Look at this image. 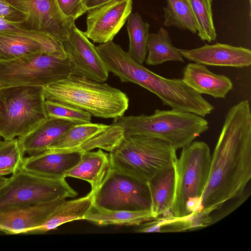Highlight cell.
<instances>
[{"label":"cell","instance_id":"cell-29","mask_svg":"<svg viewBox=\"0 0 251 251\" xmlns=\"http://www.w3.org/2000/svg\"><path fill=\"white\" fill-rule=\"evenodd\" d=\"M124 137L123 129L112 124L105 130L85 143L80 149L86 151L99 148L110 152L120 144Z\"/></svg>","mask_w":251,"mask_h":251},{"label":"cell","instance_id":"cell-6","mask_svg":"<svg viewBox=\"0 0 251 251\" xmlns=\"http://www.w3.org/2000/svg\"><path fill=\"white\" fill-rule=\"evenodd\" d=\"M43 88L19 86L0 89V137L3 140L27 134L48 118Z\"/></svg>","mask_w":251,"mask_h":251},{"label":"cell","instance_id":"cell-20","mask_svg":"<svg viewBox=\"0 0 251 251\" xmlns=\"http://www.w3.org/2000/svg\"><path fill=\"white\" fill-rule=\"evenodd\" d=\"M110 166L109 154L99 149L83 151L79 162L65 174V177L78 178L88 182L94 193L100 185Z\"/></svg>","mask_w":251,"mask_h":251},{"label":"cell","instance_id":"cell-9","mask_svg":"<svg viewBox=\"0 0 251 251\" xmlns=\"http://www.w3.org/2000/svg\"><path fill=\"white\" fill-rule=\"evenodd\" d=\"M148 184L109 166L94 193L93 207L110 210H151Z\"/></svg>","mask_w":251,"mask_h":251},{"label":"cell","instance_id":"cell-2","mask_svg":"<svg viewBox=\"0 0 251 251\" xmlns=\"http://www.w3.org/2000/svg\"><path fill=\"white\" fill-rule=\"evenodd\" d=\"M45 100L83 110L91 116L115 119L123 116L129 106L124 92L107 83L69 75L43 88Z\"/></svg>","mask_w":251,"mask_h":251},{"label":"cell","instance_id":"cell-22","mask_svg":"<svg viewBox=\"0 0 251 251\" xmlns=\"http://www.w3.org/2000/svg\"><path fill=\"white\" fill-rule=\"evenodd\" d=\"M155 218L151 210H110L93 206L84 220L98 226L141 225Z\"/></svg>","mask_w":251,"mask_h":251},{"label":"cell","instance_id":"cell-13","mask_svg":"<svg viewBox=\"0 0 251 251\" xmlns=\"http://www.w3.org/2000/svg\"><path fill=\"white\" fill-rule=\"evenodd\" d=\"M66 199L0 210V231L6 234H25L44 223Z\"/></svg>","mask_w":251,"mask_h":251},{"label":"cell","instance_id":"cell-30","mask_svg":"<svg viewBox=\"0 0 251 251\" xmlns=\"http://www.w3.org/2000/svg\"><path fill=\"white\" fill-rule=\"evenodd\" d=\"M44 107L48 118H55L81 124L90 123L92 116L80 109L67 104L45 100Z\"/></svg>","mask_w":251,"mask_h":251},{"label":"cell","instance_id":"cell-36","mask_svg":"<svg viewBox=\"0 0 251 251\" xmlns=\"http://www.w3.org/2000/svg\"><path fill=\"white\" fill-rule=\"evenodd\" d=\"M3 140H2V138L0 137V144L2 142Z\"/></svg>","mask_w":251,"mask_h":251},{"label":"cell","instance_id":"cell-32","mask_svg":"<svg viewBox=\"0 0 251 251\" xmlns=\"http://www.w3.org/2000/svg\"><path fill=\"white\" fill-rule=\"evenodd\" d=\"M62 14L70 22L75 21L87 12L83 0H55Z\"/></svg>","mask_w":251,"mask_h":251},{"label":"cell","instance_id":"cell-19","mask_svg":"<svg viewBox=\"0 0 251 251\" xmlns=\"http://www.w3.org/2000/svg\"><path fill=\"white\" fill-rule=\"evenodd\" d=\"M94 193L60 203L47 219L40 226L26 231L25 234L44 233L54 230L67 223L84 220L85 215L93 206Z\"/></svg>","mask_w":251,"mask_h":251},{"label":"cell","instance_id":"cell-17","mask_svg":"<svg viewBox=\"0 0 251 251\" xmlns=\"http://www.w3.org/2000/svg\"><path fill=\"white\" fill-rule=\"evenodd\" d=\"M78 124L47 118L32 131L17 139L24 153L33 155L48 150L69 128Z\"/></svg>","mask_w":251,"mask_h":251},{"label":"cell","instance_id":"cell-25","mask_svg":"<svg viewBox=\"0 0 251 251\" xmlns=\"http://www.w3.org/2000/svg\"><path fill=\"white\" fill-rule=\"evenodd\" d=\"M126 25L129 44L127 53L136 62L143 64L148 52L147 42L150 25L137 13H131Z\"/></svg>","mask_w":251,"mask_h":251},{"label":"cell","instance_id":"cell-33","mask_svg":"<svg viewBox=\"0 0 251 251\" xmlns=\"http://www.w3.org/2000/svg\"><path fill=\"white\" fill-rule=\"evenodd\" d=\"M0 16L9 21L24 22V16L15 10L7 0H0Z\"/></svg>","mask_w":251,"mask_h":251},{"label":"cell","instance_id":"cell-11","mask_svg":"<svg viewBox=\"0 0 251 251\" xmlns=\"http://www.w3.org/2000/svg\"><path fill=\"white\" fill-rule=\"evenodd\" d=\"M24 17L28 28L46 33L61 43L72 23L61 13L55 0H7Z\"/></svg>","mask_w":251,"mask_h":251},{"label":"cell","instance_id":"cell-12","mask_svg":"<svg viewBox=\"0 0 251 251\" xmlns=\"http://www.w3.org/2000/svg\"><path fill=\"white\" fill-rule=\"evenodd\" d=\"M132 5V0H118L88 11L84 34L100 44L112 41L131 13Z\"/></svg>","mask_w":251,"mask_h":251},{"label":"cell","instance_id":"cell-1","mask_svg":"<svg viewBox=\"0 0 251 251\" xmlns=\"http://www.w3.org/2000/svg\"><path fill=\"white\" fill-rule=\"evenodd\" d=\"M251 178V112L248 100L227 111L213 154L200 211L201 222L243 194Z\"/></svg>","mask_w":251,"mask_h":251},{"label":"cell","instance_id":"cell-35","mask_svg":"<svg viewBox=\"0 0 251 251\" xmlns=\"http://www.w3.org/2000/svg\"><path fill=\"white\" fill-rule=\"evenodd\" d=\"M7 179V177L5 176H0V188L5 183Z\"/></svg>","mask_w":251,"mask_h":251},{"label":"cell","instance_id":"cell-24","mask_svg":"<svg viewBox=\"0 0 251 251\" xmlns=\"http://www.w3.org/2000/svg\"><path fill=\"white\" fill-rule=\"evenodd\" d=\"M110 125L99 123H81L69 128L48 150L67 151L80 150L85 143L99 135Z\"/></svg>","mask_w":251,"mask_h":251},{"label":"cell","instance_id":"cell-3","mask_svg":"<svg viewBox=\"0 0 251 251\" xmlns=\"http://www.w3.org/2000/svg\"><path fill=\"white\" fill-rule=\"evenodd\" d=\"M211 159L209 146L195 141L182 149L174 165L175 189L172 216L195 221L208 179Z\"/></svg>","mask_w":251,"mask_h":251},{"label":"cell","instance_id":"cell-7","mask_svg":"<svg viewBox=\"0 0 251 251\" xmlns=\"http://www.w3.org/2000/svg\"><path fill=\"white\" fill-rule=\"evenodd\" d=\"M65 179L45 177L20 169L0 188V210L75 197L77 192Z\"/></svg>","mask_w":251,"mask_h":251},{"label":"cell","instance_id":"cell-16","mask_svg":"<svg viewBox=\"0 0 251 251\" xmlns=\"http://www.w3.org/2000/svg\"><path fill=\"white\" fill-rule=\"evenodd\" d=\"M182 79L198 93L216 99L225 98L233 88V83L228 77L214 74L205 65L195 62L189 63L185 67Z\"/></svg>","mask_w":251,"mask_h":251},{"label":"cell","instance_id":"cell-31","mask_svg":"<svg viewBox=\"0 0 251 251\" xmlns=\"http://www.w3.org/2000/svg\"><path fill=\"white\" fill-rule=\"evenodd\" d=\"M0 32L11 33L27 36L43 43L57 46L58 42L49 34L30 29L25 26L23 22L7 20L0 16Z\"/></svg>","mask_w":251,"mask_h":251},{"label":"cell","instance_id":"cell-26","mask_svg":"<svg viewBox=\"0 0 251 251\" xmlns=\"http://www.w3.org/2000/svg\"><path fill=\"white\" fill-rule=\"evenodd\" d=\"M164 7L165 26H174L188 29L193 33L197 32V25L187 0H166Z\"/></svg>","mask_w":251,"mask_h":251},{"label":"cell","instance_id":"cell-5","mask_svg":"<svg viewBox=\"0 0 251 251\" xmlns=\"http://www.w3.org/2000/svg\"><path fill=\"white\" fill-rule=\"evenodd\" d=\"M170 144L142 135H125L120 144L109 153L110 166L148 183L174 167L177 158Z\"/></svg>","mask_w":251,"mask_h":251},{"label":"cell","instance_id":"cell-34","mask_svg":"<svg viewBox=\"0 0 251 251\" xmlns=\"http://www.w3.org/2000/svg\"><path fill=\"white\" fill-rule=\"evenodd\" d=\"M116 0H83V2L86 10L88 11L92 9Z\"/></svg>","mask_w":251,"mask_h":251},{"label":"cell","instance_id":"cell-21","mask_svg":"<svg viewBox=\"0 0 251 251\" xmlns=\"http://www.w3.org/2000/svg\"><path fill=\"white\" fill-rule=\"evenodd\" d=\"M151 211L155 218L172 216L175 189L174 167L166 171L148 183Z\"/></svg>","mask_w":251,"mask_h":251},{"label":"cell","instance_id":"cell-18","mask_svg":"<svg viewBox=\"0 0 251 251\" xmlns=\"http://www.w3.org/2000/svg\"><path fill=\"white\" fill-rule=\"evenodd\" d=\"M41 52L63 58L67 57L62 46H53L29 37L0 32V61Z\"/></svg>","mask_w":251,"mask_h":251},{"label":"cell","instance_id":"cell-4","mask_svg":"<svg viewBox=\"0 0 251 251\" xmlns=\"http://www.w3.org/2000/svg\"><path fill=\"white\" fill-rule=\"evenodd\" d=\"M113 125L121 127L125 135H142L159 138L176 150L188 146L209 129L204 117L174 109H156L150 115L122 116Z\"/></svg>","mask_w":251,"mask_h":251},{"label":"cell","instance_id":"cell-23","mask_svg":"<svg viewBox=\"0 0 251 251\" xmlns=\"http://www.w3.org/2000/svg\"><path fill=\"white\" fill-rule=\"evenodd\" d=\"M148 65L155 66L167 61L184 62L183 56L172 43L168 31L161 27L157 33H149L147 42Z\"/></svg>","mask_w":251,"mask_h":251},{"label":"cell","instance_id":"cell-14","mask_svg":"<svg viewBox=\"0 0 251 251\" xmlns=\"http://www.w3.org/2000/svg\"><path fill=\"white\" fill-rule=\"evenodd\" d=\"M183 57L208 66L243 68L251 64V51L242 47L217 43L191 50L177 49Z\"/></svg>","mask_w":251,"mask_h":251},{"label":"cell","instance_id":"cell-15","mask_svg":"<svg viewBox=\"0 0 251 251\" xmlns=\"http://www.w3.org/2000/svg\"><path fill=\"white\" fill-rule=\"evenodd\" d=\"M81 150L43 152L24 157L21 169L45 177L60 179L80 160Z\"/></svg>","mask_w":251,"mask_h":251},{"label":"cell","instance_id":"cell-37","mask_svg":"<svg viewBox=\"0 0 251 251\" xmlns=\"http://www.w3.org/2000/svg\"><path fill=\"white\" fill-rule=\"evenodd\" d=\"M249 0L250 4H251V0Z\"/></svg>","mask_w":251,"mask_h":251},{"label":"cell","instance_id":"cell-10","mask_svg":"<svg viewBox=\"0 0 251 251\" xmlns=\"http://www.w3.org/2000/svg\"><path fill=\"white\" fill-rule=\"evenodd\" d=\"M71 66V75L104 82L109 73L95 47L73 22L67 39L61 43Z\"/></svg>","mask_w":251,"mask_h":251},{"label":"cell","instance_id":"cell-8","mask_svg":"<svg viewBox=\"0 0 251 251\" xmlns=\"http://www.w3.org/2000/svg\"><path fill=\"white\" fill-rule=\"evenodd\" d=\"M66 58L41 52L0 61V89L19 86L44 87L71 75Z\"/></svg>","mask_w":251,"mask_h":251},{"label":"cell","instance_id":"cell-28","mask_svg":"<svg viewBox=\"0 0 251 251\" xmlns=\"http://www.w3.org/2000/svg\"><path fill=\"white\" fill-rule=\"evenodd\" d=\"M25 153L17 138L0 144V176L12 175L21 168Z\"/></svg>","mask_w":251,"mask_h":251},{"label":"cell","instance_id":"cell-27","mask_svg":"<svg viewBox=\"0 0 251 251\" xmlns=\"http://www.w3.org/2000/svg\"><path fill=\"white\" fill-rule=\"evenodd\" d=\"M197 26L198 35L208 42L216 39L212 10V0H187Z\"/></svg>","mask_w":251,"mask_h":251}]
</instances>
